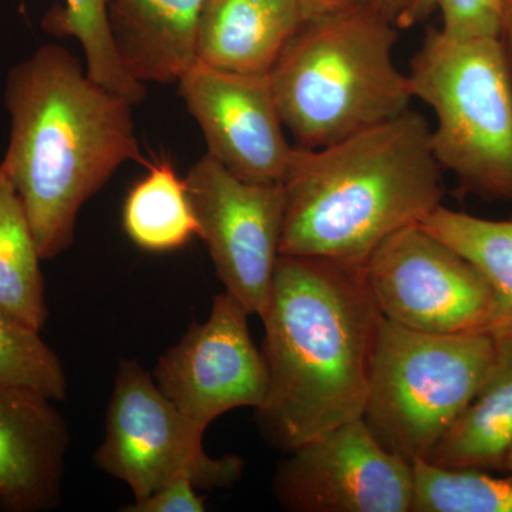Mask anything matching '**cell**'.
I'll return each instance as SVG.
<instances>
[{
  "instance_id": "e0dca14e",
  "label": "cell",
  "mask_w": 512,
  "mask_h": 512,
  "mask_svg": "<svg viewBox=\"0 0 512 512\" xmlns=\"http://www.w3.org/2000/svg\"><path fill=\"white\" fill-rule=\"evenodd\" d=\"M420 227L471 262L493 291L487 332L512 333V220H487L440 205Z\"/></svg>"
},
{
  "instance_id": "5bb4252c",
  "label": "cell",
  "mask_w": 512,
  "mask_h": 512,
  "mask_svg": "<svg viewBox=\"0 0 512 512\" xmlns=\"http://www.w3.org/2000/svg\"><path fill=\"white\" fill-rule=\"evenodd\" d=\"M308 19L299 0H205L197 60L225 72L269 74Z\"/></svg>"
},
{
  "instance_id": "8fae6325",
  "label": "cell",
  "mask_w": 512,
  "mask_h": 512,
  "mask_svg": "<svg viewBox=\"0 0 512 512\" xmlns=\"http://www.w3.org/2000/svg\"><path fill=\"white\" fill-rule=\"evenodd\" d=\"M249 315L235 296L220 293L208 319L192 323L154 369L161 392L202 429L224 413L265 402L268 370L249 332Z\"/></svg>"
},
{
  "instance_id": "52a82bcc",
  "label": "cell",
  "mask_w": 512,
  "mask_h": 512,
  "mask_svg": "<svg viewBox=\"0 0 512 512\" xmlns=\"http://www.w3.org/2000/svg\"><path fill=\"white\" fill-rule=\"evenodd\" d=\"M198 426L157 386L136 360H121L107 410L106 437L97 450V467L124 481L141 501L174 478L190 477L212 490L237 483L244 461L212 457Z\"/></svg>"
},
{
  "instance_id": "8992f818",
  "label": "cell",
  "mask_w": 512,
  "mask_h": 512,
  "mask_svg": "<svg viewBox=\"0 0 512 512\" xmlns=\"http://www.w3.org/2000/svg\"><path fill=\"white\" fill-rule=\"evenodd\" d=\"M497 352L491 333H429L384 319L362 419L386 450L416 463L476 396Z\"/></svg>"
},
{
  "instance_id": "30bf717a",
  "label": "cell",
  "mask_w": 512,
  "mask_h": 512,
  "mask_svg": "<svg viewBox=\"0 0 512 512\" xmlns=\"http://www.w3.org/2000/svg\"><path fill=\"white\" fill-rule=\"evenodd\" d=\"M274 493L293 512H412L413 463L386 450L362 417L286 454Z\"/></svg>"
},
{
  "instance_id": "484cf974",
  "label": "cell",
  "mask_w": 512,
  "mask_h": 512,
  "mask_svg": "<svg viewBox=\"0 0 512 512\" xmlns=\"http://www.w3.org/2000/svg\"><path fill=\"white\" fill-rule=\"evenodd\" d=\"M299 3L311 19L326 13L338 12L362 2L360 0H299Z\"/></svg>"
},
{
  "instance_id": "83f0119b",
  "label": "cell",
  "mask_w": 512,
  "mask_h": 512,
  "mask_svg": "<svg viewBox=\"0 0 512 512\" xmlns=\"http://www.w3.org/2000/svg\"><path fill=\"white\" fill-rule=\"evenodd\" d=\"M500 42L503 45L505 57L512 76V0L505 10L503 26H501Z\"/></svg>"
},
{
  "instance_id": "5b68a950",
  "label": "cell",
  "mask_w": 512,
  "mask_h": 512,
  "mask_svg": "<svg viewBox=\"0 0 512 512\" xmlns=\"http://www.w3.org/2000/svg\"><path fill=\"white\" fill-rule=\"evenodd\" d=\"M407 76L436 116L431 147L443 171L464 192L512 202V76L500 39L430 30Z\"/></svg>"
},
{
  "instance_id": "f1b7e54d",
  "label": "cell",
  "mask_w": 512,
  "mask_h": 512,
  "mask_svg": "<svg viewBox=\"0 0 512 512\" xmlns=\"http://www.w3.org/2000/svg\"><path fill=\"white\" fill-rule=\"evenodd\" d=\"M503 473H505V476L511 478L512 480V446L510 448V451H508L507 458H505Z\"/></svg>"
},
{
  "instance_id": "ffe728a7",
  "label": "cell",
  "mask_w": 512,
  "mask_h": 512,
  "mask_svg": "<svg viewBox=\"0 0 512 512\" xmlns=\"http://www.w3.org/2000/svg\"><path fill=\"white\" fill-rule=\"evenodd\" d=\"M47 12L43 29L56 36L74 37L86 57L90 79L137 106L146 99V84L137 82L121 63L111 35L110 0H63Z\"/></svg>"
},
{
  "instance_id": "4fadbf2b",
  "label": "cell",
  "mask_w": 512,
  "mask_h": 512,
  "mask_svg": "<svg viewBox=\"0 0 512 512\" xmlns=\"http://www.w3.org/2000/svg\"><path fill=\"white\" fill-rule=\"evenodd\" d=\"M69 429L53 400L0 386V508L37 512L60 503Z\"/></svg>"
},
{
  "instance_id": "603a6c76",
  "label": "cell",
  "mask_w": 512,
  "mask_h": 512,
  "mask_svg": "<svg viewBox=\"0 0 512 512\" xmlns=\"http://www.w3.org/2000/svg\"><path fill=\"white\" fill-rule=\"evenodd\" d=\"M510 0H437L441 32L454 39H500Z\"/></svg>"
},
{
  "instance_id": "277c9868",
  "label": "cell",
  "mask_w": 512,
  "mask_h": 512,
  "mask_svg": "<svg viewBox=\"0 0 512 512\" xmlns=\"http://www.w3.org/2000/svg\"><path fill=\"white\" fill-rule=\"evenodd\" d=\"M397 26L365 3L306 20L268 74L296 146L320 148L412 109Z\"/></svg>"
},
{
  "instance_id": "ba28073f",
  "label": "cell",
  "mask_w": 512,
  "mask_h": 512,
  "mask_svg": "<svg viewBox=\"0 0 512 512\" xmlns=\"http://www.w3.org/2000/svg\"><path fill=\"white\" fill-rule=\"evenodd\" d=\"M363 268L384 319L420 332H487L490 285L476 266L420 224L387 238Z\"/></svg>"
},
{
  "instance_id": "9a60e30c",
  "label": "cell",
  "mask_w": 512,
  "mask_h": 512,
  "mask_svg": "<svg viewBox=\"0 0 512 512\" xmlns=\"http://www.w3.org/2000/svg\"><path fill=\"white\" fill-rule=\"evenodd\" d=\"M205 0H110L111 35L137 82L171 84L195 63Z\"/></svg>"
},
{
  "instance_id": "7402d4cb",
  "label": "cell",
  "mask_w": 512,
  "mask_h": 512,
  "mask_svg": "<svg viewBox=\"0 0 512 512\" xmlns=\"http://www.w3.org/2000/svg\"><path fill=\"white\" fill-rule=\"evenodd\" d=\"M40 332L0 306V386L33 390L53 402L64 400L66 373Z\"/></svg>"
},
{
  "instance_id": "7c38bea8",
  "label": "cell",
  "mask_w": 512,
  "mask_h": 512,
  "mask_svg": "<svg viewBox=\"0 0 512 512\" xmlns=\"http://www.w3.org/2000/svg\"><path fill=\"white\" fill-rule=\"evenodd\" d=\"M178 93L200 126L208 153L239 180L282 184L295 150L268 74H241L192 64Z\"/></svg>"
},
{
  "instance_id": "3957f363",
  "label": "cell",
  "mask_w": 512,
  "mask_h": 512,
  "mask_svg": "<svg viewBox=\"0 0 512 512\" xmlns=\"http://www.w3.org/2000/svg\"><path fill=\"white\" fill-rule=\"evenodd\" d=\"M282 187L281 255L360 265L444 198L429 121L413 109L329 146H295Z\"/></svg>"
},
{
  "instance_id": "2e32d148",
  "label": "cell",
  "mask_w": 512,
  "mask_h": 512,
  "mask_svg": "<svg viewBox=\"0 0 512 512\" xmlns=\"http://www.w3.org/2000/svg\"><path fill=\"white\" fill-rule=\"evenodd\" d=\"M495 339L493 366L476 396L423 461L503 473L512 446V333Z\"/></svg>"
},
{
  "instance_id": "d4e9b609",
  "label": "cell",
  "mask_w": 512,
  "mask_h": 512,
  "mask_svg": "<svg viewBox=\"0 0 512 512\" xmlns=\"http://www.w3.org/2000/svg\"><path fill=\"white\" fill-rule=\"evenodd\" d=\"M437 10V0H403L402 15L397 28L409 29L429 19Z\"/></svg>"
},
{
  "instance_id": "cb8c5ba5",
  "label": "cell",
  "mask_w": 512,
  "mask_h": 512,
  "mask_svg": "<svg viewBox=\"0 0 512 512\" xmlns=\"http://www.w3.org/2000/svg\"><path fill=\"white\" fill-rule=\"evenodd\" d=\"M198 488L190 477H177L163 487L157 488L153 494L141 501H134L123 512H204V498L197 493Z\"/></svg>"
},
{
  "instance_id": "ac0fdd59",
  "label": "cell",
  "mask_w": 512,
  "mask_h": 512,
  "mask_svg": "<svg viewBox=\"0 0 512 512\" xmlns=\"http://www.w3.org/2000/svg\"><path fill=\"white\" fill-rule=\"evenodd\" d=\"M28 215L0 163V306L35 329L45 328V279Z\"/></svg>"
},
{
  "instance_id": "44dd1931",
  "label": "cell",
  "mask_w": 512,
  "mask_h": 512,
  "mask_svg": "<svg viewBox=\"0 0 512 512\" xmlns=\"http://www.w3.org/2000/svg\"><path fill=\"white\" fill-rule=\"evenodd\" d=\"M412 512H512V480L416 461Z\"/></svg>"
},
{
  "instance_id": "6da1fadb",
  "label": "cell",
  "mask_w": 512,
  "mask_h": 512,
  "mask_svg": "<svg viewBox=\"0 0 512 512\" xmlns=\"http://www.w3.org/2000/svg\"><path fill=\"white\" fill-rule=\"evenodd\" d=\"M259 318L268 393L255 414L271 446L288 454L363 416L383 320L363 265L279 256Z\"/></svg>"
},
{
  "instance_id": "9c48e42d",
  "label": "cell",
  "mask_w": 512,
  "mask_h": 512,
  "mask_svg": "<svg viewBox=\"0 0 512 512\" xmlns=\"http://www.w3.org/2000/svg\"><path fill=\"white\" fill-rule=\"evenodd\" d=\"M185 183L198 237L225 291L251 315L261 316L281 256L284 187L239 180L210 154L192 165Z\"/></svg>"
},
{
  "instance_id": "4316f807",
  "label": "cell",
  "mask_w": 512,
  "mask_h": 512,
  "mask_svg": "<svg viewBox=\"0 0 512 512\" xmlns=\"http://www.w3.org/2000/svg\"><path fill=\"white\" fill-rule=\"evenodd\" d=\"M369 8L375 9L380 15L386 16L392 20L394 25L399 23L400 15H402L403 0H360Z\"/></svg>"
},
{
  "instance_id": "7a4b0ae2",
  "label": "cell",
  "mask_w": 512,
  "mask_h": 512,
  "mask_svg": "<svg viewBox=\"0 0 512 512\" xmlns=\"http://www.w3.org/2000/svg\"><path fill=\"white\" fill-rule=\"evenodd\" d=\"M5 104L10 136L2 164L47 261L70 248L83 205L121 165L146 163L134 104L90 79L56 45L40 46L9 70Z\"/></svg>"
},
{
  "instance_id": "d6986e66",
  "label": "cell",
  "mask_w": 512,
  "mask_h": 512,
  "mask_svg": "<svg viewBox=\"0 0 512 512\" xmlns=\"http://www.w3.org/2000/svg\"><path fill=\"white\" fill-rule=\"evenodd\" d=\"M148 174L128 192L123 208L126 234L138 248L168 252L198 237V224L185 178L170 161L148 164Z\"/></svg>"
}]
</instances>
